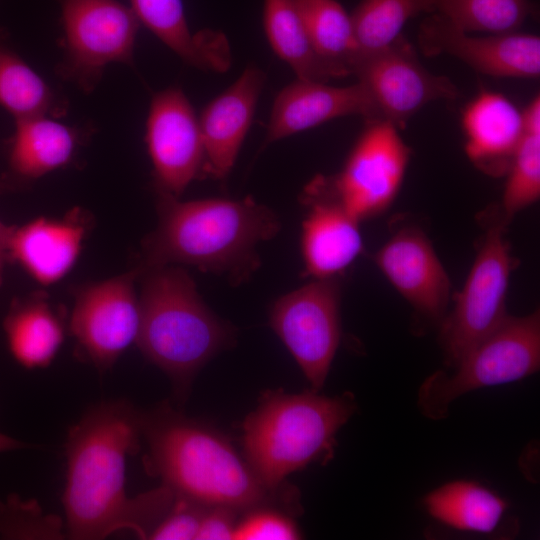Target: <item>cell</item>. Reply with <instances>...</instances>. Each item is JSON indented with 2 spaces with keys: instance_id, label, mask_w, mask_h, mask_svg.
<instances>
[{
  "instance_id": "1",
  "label": "cell",
  "mask_w": 540,
  "mask_h": 540,
  "mask_svg": "<svg viewBox=\"0 0 540 540\" xmlns=\"http://www.w3.org/2000/svg\"><path fill=\"white\" fill-rule=\"evenodd\" d=\"M139 432L140 415L124 402L93 407L70 430L63 493L70 538L103 539L128 529L146 539L172 507L176 494L164 484L133 498L126 494V458Z\"/></svg>"
},
{
  "instance_id": "2",
  "label": "cell",
  "mask_w": 540,
  "mask_h": 540,
  "mask_svg": "<svg viewBox=\"0 0 540 540\" xmlns=\"http://www.w3.org/2000/svg\"><path fill=\"white\" fill-rule=\"evenodd\" d=\"M157 213L140 267L191 265L238 284L260 264L258 243L280 230L278 216L249 197L182 201L158 192Z\"/></svg>"
},
{
  "instance_id": "3",
  "label": "cell",
  "mask_w": 540,
  "mask_h": 540,
  "mask_svg": "<svg viewBox=\"0 0 540 540\" xmlns=\"http://www.w3.org/2000/svg\"><path fill=\"white\" fill-rule=\"evenodd\" d=\"M148 464L176 495L235 510L262 504L269 490L219 434L173 414L140 415Z\"/></svg>"
},
{
  "instance_id": "4",
  "label": "cell",
  "mask_w": 540,
  "mask_h": 540,
  "mask_svg": "<svg viewBox=\"0 0 540 540\" xmlns=\"http://www.w3.org/2000/svg\"><path fill=\"white\" fill-rule=\"evenodd\" d=\"M142 354L181 385L190 381L232 336L203 302L192 277L173 265L140 267Z\"/></svg>"
},
{
  "instance_id": "5",
  "label": "cell",
  "mask_w": 540,
  "mask_h": 540,
  "mask_svg": "<svg viewBox=\"0 0 540 540\" xmlns=\"http://www.w3.org/2000/svg\"><path fill=\"white\" fill-rule=\"evenodd\" d=\"M355 410L350 396L272 392L244 423L247 463L269 489L332 449Z\"/></svg>"
},
{
  "instance_id": "6",
  "label": "cell",
  "mask_w": 540,
  "mask_h": 540,
  "mask_svg": "<svg viewBox=\"0 0 540 540\" xmlns=\"http://www.w3.org/2000/svg\"><path fill=\"white\" fill-rule=\"evenodd\" d=\"M540 367V313L504 320L474 346L447 375L438 371L418 392V407L426 417L442 419L460 396L484 387L521 380Z\"/></svg>"
},
{
  "instance_id": "7",
  "label": "cell",
  "mask_w": 540,
  "mask_h": 540,
  "mask_svg": "<svg viewBox=\"0 0 540 540\" xmlns=\"http://www.w3.org/2000/svg\"><path fill=\"white\" fill-rule=\"evenodd\" d=\"M62 78L84 92L99 84L113 63L131 65L139 20L118 0H62Z\"/></svg>"
},
{
  "instance_id": "8",
  "label": "cell",
  "mask_w": 540,
  "mask_h": 540,
  "mask_svg": "<svg viewBox=\"0 0 540 540\" xmlns=\"http://www.w3.org/2000/svg\"><path fill=\"white\" fill-rule=\"evenodd\" d=\"M341 171L309 185L363 220L386 210L397 196L410 150L397 127L384 120L367 122Z\"/></svg>"
},
{
  "instance_id": "9",
  "label": "cell",
  "mask_w": 540,
  "mask_h": 540,
  "mask_svg": "<svg viewBox=\"0 0 540 540\" xmlns=\"http://www.w3.org/2000/svg\"><path fill=\"white\" fill-rule=\"evenodd\" d=\"M504 227L500 221L489 228L454 308L443 320L440 340L452 367L507 316L506 295L516 262L504 238Z\"/></svg>"
},
{
  "instance_id": "10",
  "label": "cell",
  "mask_w": 540,
  "mask_h": 540,
  "mask_svg": "<svg viewBox=\"0 0 540 540\" xmlns=\"http://www.w3.org/2000/svg\"><path fill=\"white\" fill-rule=\"evenodd\" d=\"M270 325L313 390H320L341 335L340 286L335 277L314 279L280 297L271 308Z\"/></svg>"
},
{
  "instance_id": "11",
  "label": "cell",
  "mask_w": 540,
  "mask_h": 540,
  "mask_svg": "<svg viewBox=\"0 0 540 540\" xmlns=\"http://www.w3.org/2000/svg\"><path fill=\"white\" fill-rule=\"evenodd\" d=\"M139 267L79 287L74 296L70 330L80 349L99 369L112 366L133 343L140 309L135 283Z\"/></svg>"
},
{
  "instance_id": "12",
  "label": "cell",
  "mask_w": 540,
  "mask_h": 540,
  "mask_svg": "<svg viewBox=\"0 0 540 540\" xmlns=\"http://www.w3.org/2000/svg\"><path fill=\"white\" fill-rule=\"evenodd\" d=\"M352 75L367 90L380 120L397 128L429 102L460 96L448 77L432 74L422 66L402 35L380 51L360 58Z\"/></svg>"
},
{
  "instance_id": "13",
  "label": "cell",
  "mask_w": 540,
  "mask_h": 540,
  "mask_svg": "<svg viewBox=\"0 0 540 540\" xmlns=\"http://www.w3.org/2000/svg\"><path fill=\"white\" fill-rule=\"evenodd\" d=\"M146 143L157 192L179 198L204 173L199 118L181 89L170 87L153 96L146 121Z\"/></svg>"
},
{
  "instance_id": "14",
  "label": "cell",
  "mask_w": 540,
  "mask_h": 540,
  "mask_svg": "<svg viewBox=\"0 0 540 540\" xmlns=\"http://www.w3.org/2000/svg\"><path fill=\"white\" fill-rule=\"evenodd\" d=\"M418 43L427 56L448 54L489 76L536 78L540 74V38L536 35L470 36L433 13L420 24Z\"/></svg>"
},
{
  "instance_id": "15",
  "label": "cell",
  "mask_w": 540,
  "mask_h": 540,
  "mask_svg": "<svg viewBox=\"0 0 540 540\" xmlns=\"http://www.w3.org/2000/svg\"><path fill=\"white\" fill-rule=\"evenodd\" d=\"M374 262L418 313L432 321L443 319L450 280L423 231L399 229L374 254Z\"/></svg>"
},
{
  "instance_id": "16",
  "label": "cell",
  "mask_w": 540,
  "mask_h": 540,
  "mask_svg": "<svg viewBox=\"0 0 540 540\" xmlns=\"http://www.w3.org/2000/svg\"><path fill=\"white\" fill-rule=\"evenodd\" d=\"M89 230L90 219L78 208L62 218L37 217L13 226L6 256L38 284L50 286L73 269Z\"/></svg>"
},
{
  "instance_id": "17",
  "label": "cell",
  "mask_w": 540,
  "mask_h": 540,
  "mask_svg": "<svg viewBox=\"0 0 540 540\" xmlns=\"http://www.w3.org/2000/svg\"><path fill=\"white\" fill-rule=\"evenodd\" d=\"M350 115L362 116L367 122L380 120L370 95L359 81L334 87L326 82L296 79L274 100L265 144Z\"/></svg>"
},
{
  "instance_id": "18",
  "label": "cell",
  "mask_w": 540,
  "mask_h": 540,
  "mask_svg": "<svg viewBox=\"0 0 540 540\" xmlns=\"http://www.w3.org/2000/svg\"><path fill=\"white\" fill-rule=\"evenodd\" d=\"M265 73L248 66L226 90L202 110L199 124L204 144V173L225 179L231 172L251 126Z\"/></svg>"
},
{
  "instance_id": "19",
  "label": "cell",
  "mask_w": 540,
  "mask_h": 540,
  "mask_svg": "<svg viewBox=\"0 0 540 540\" xmlns=\"http://www.w3.org/2000/svg\"><path fill=\"white\" fill-rule=\"evenodd\" d=\"M303 198L308 206L301 234L304 272L314 279L334 278L362 251L360 220L310 185Z\"/></svg>"
},
{
  "instance_id": "20",
  "label": "cell",
  "mask_w": 540,
  "mask_h": 540,
  "mask_svg": "<svg viewBox=\"0 0 540 540\" xmlns=\"http://www.w3.org/2000/svg\"><path fill=\"white\" fill-rule=\"evenodd\" d=\"M462 124L470 160L487 173H506L525 135L522 111L504 95L482 91L465 108Z\"/></svg>"
},
{
  "instance_id": "21",
  "label": "cell",
  "mask_w": 540,
  "mask_h": 540,
  "mask_svg": "<svg viewBox=\"0 0 540 540\" xmlns=\"http://www.w3.org/2000/svg\"><path fill=\"white\" fill-rule=\"evenodd\" d=\"M140 23L187 64L198 69L226 71L231 62L226 37L218 31L191 33L182 0H130Z\"/></svg>"
},
{
  "instance_id": "22",
  "label": "cell",
  "mask_w": 540,
  "mask_h": 540,
  "mask_svg": "<svg viewBox=\"0 0 540 540\" xmlns=\"http://www.w3.org/2000/svg\"><path fill=\"white\" fill-rule=\"evenodd\" d=\"M44 294L13 301L3 321L9 351L27 369L48 366L64 340L61 313Z\"/></svg>"
},
{
  "instance_id": "23",
  "label": "cell",
  "mask_w": 540,
  "mask_h": 540,
  "mask_svg": "<svg viewBox=\"0 0 540 540\" xmlns=\"http://www.w3.org/2000/svg\"><path fill=\"white\" fill-rule=\"evenodd\" d=\"M78 145V131L55 117L15 120L8 156L10 172L23 181L37 180L67 165Z\"/></svg>"
},
{
  "instance_id": "24",
  "label": "cell",
  "mask_w": 540,
  "mask_h": 540,
  "mask_svg": "<svg viewBox=\"0 0 540 540\" xmlns=\"http://www.w3.org/2000/svg\"><path fill=\"white\" fill-rule=\"evenodd\" d=\"M427 512L454 529L490 533L499 525L507 502L487 487L467 480L446 483L423 500Z\"/></svg>"
},
{
  "instance_id": "25",
  "label": "cell",
  "mask_w": 540,
  "mask_h": 540,
  "mask_svg": "<svg viewBox=\"0 0 540 540\" xmlns=\"http://www.w3.org/2000/svg\"><path fill=\"white\" fill-rule=\"evenodd\" d=\"M263 26L271 48L289 65L297 79L327 82L337 78L315 53L297 0H264Z\"/></svg>"
},
{
  "instance_id": "26",
  "label": "cell",
  "mask_w": 540,
  "mask_h": 540,
  "mask_svg": "<svg viewBox=\"0 0 540 540\" xmlns=\"http://www.w3.org/2000/svg\"><path fill=\"white\" fill-rule=\"evenodd\" d=\"M310 43L337 78L352 75L359 51L351 16L336 0H297Z\"/></svg>"
},
{
  "instance_id": "27",
  "label": "cell",
  "mask_w": 540,
  "mask_h": 540,
  "mask_svg": "<svg viewBox=\"0 0 540 540\" xmlns=\"http://www.w3.org/2000/svg\"><path fill=\"white\" fill-rule=\"evenodd\" d=\"M0 106L15 120L59 117L66 105L49 84L22 58L0 46Z\"/></svg>"
},
{
  "instance_id": "28",
  "label": "cell",
  "mask_w": 540,
  "mask_h": 540,
  "mask_svg": "<svg viewBox=\"0 0 540 540\" xmlns=\"http://www.w3.org/2000/svg\"><path fill=\"white\" fill-rule=\"evenodd\" d=\"M435 11L436 0H361L350 15L359 51L357 61L394 42L411 18Z\"/></svg>"
},
{
  "instance_id": "29",
  "label": "cell",
  "mask_w": 540,
  "mask_h": 540,
  "mask_svg": "<svg viewBox=\"0 0 540 540\" xmlns=\"http://www.w3.org/2000/svg\"><path fill=\"white\" fill-rule=\"evenodd\" d=\"M435 13L465 32H515L536 13L530 0H436Z\"/></svg>"
},
{
  "instance_id": "30",
  "label": "cell",
  "mask_w": 540,
  "mask_h": 540,
  "mask_svg": "<svg viewBox=\"0 0 540 540\" xmlns=\"http://www.w3.org/2000/svg\"><path fill=\"white\" fill-rule=\"evenodd\" d=\"M502 197L504 225L540 196V135L525 134L507 170Z\"/></svg>"
},
{
  "instance_id": "31",
  "label": "cell",
  "mask_w": 540,
  "mask_h": 540,
  "mask_svg": "<svg viewBox=\"0 0 540 540\" xmlns=\"http://www.w3.org/2000/svg\"><path fill=\"white\" fill-rule=\"evenodd\" d=\"M208 506L176 495L167 514L155 526L148 539L191 540L196 539L201 519Z\"/></svg>"
},
{
  "instance_id": "32",
  "label": "cell",
  "mask_w": 540,
  "mask_h": 540,
  "mask_svg": "<svg viewBox=\"0 0 540 540\" xmlns=\"http://www.w3.org/2000/svg\"><path fill=\"white\" fill-rule=\"evenodd\" d=\"M300 533L291 519L285 515L259 510L250 513L236 525L233 539L236 540H294Z\"/></svg>"
},
{
  "instance_id": "33",
  "label": "cell",
  "mask_w": 540,
  "mask_h": 540,
  "mask_svg": "<svg viewBox=\"0 0 540 540\" xmlns=\"http://www.w3.org/2000/svg\"><path fill=\"white\" fill-rule=\"evenodd\" d=\"M236 511L225 506L208 507L201 519L196 539L229 540L235 532Z\"/></svg>"
},
{
  "instance_id": "34",
  "label": "cell",
  "mask_w": 540,
  "mask_h": 540,
  "mask_svg": "<svg viewBox=\"0 0 540 540\" xmlns=\"http://www.w3.org/2000/svg\"><path fill=\"white\" fill-rule=\"evenodd\" d=\"M523 113L525 134L540 135V100L535 97Z\"/></svg>"
},
{
  "instance_id": "35",
  "label": "cell",
  "mask_w": 540,
  "mask_h": 540,
  "mask_svg": "<svg viewBox=\"0 0 540 540\" xmlns=\"http://www.w3.org/2000/svg\"><path fill=\"white\" fill-rule=\"evenodd\" d=\"M27 447V444L0 432V452L17 450Z\"/></svg>"
},
{
  "instance_id": "36",
  "label": "cell",
  "mask_w": 540,
  "mask_h": 540,
  "mask_svg": "<svg viewBox=\"0 0 540 540\" xmlns=\"http://www.w3.org/2000/svg\"><path fill=\"white\" fill-rule=\"evenodd\" d=\"M13 226H10L0 220V252L6 254V246Z\"/></svg>"
},
{
  "instance_id": "37",
  "label": "cell",
  "mask_w": 540,
  "mask_h": 540,
  "mask_svg": "<svg viewBox=\"0 0 540 540\" xmlns=\"http://www.w3.org/2000/svg\"><path fill=\"white\" fill-rule=\"evenodd\" d=\"M7 261H8V259H7L6 254L0 252V285H1L2 279H3L4 265H5V263H6Z\"/></svg>"
}]
</instances>
